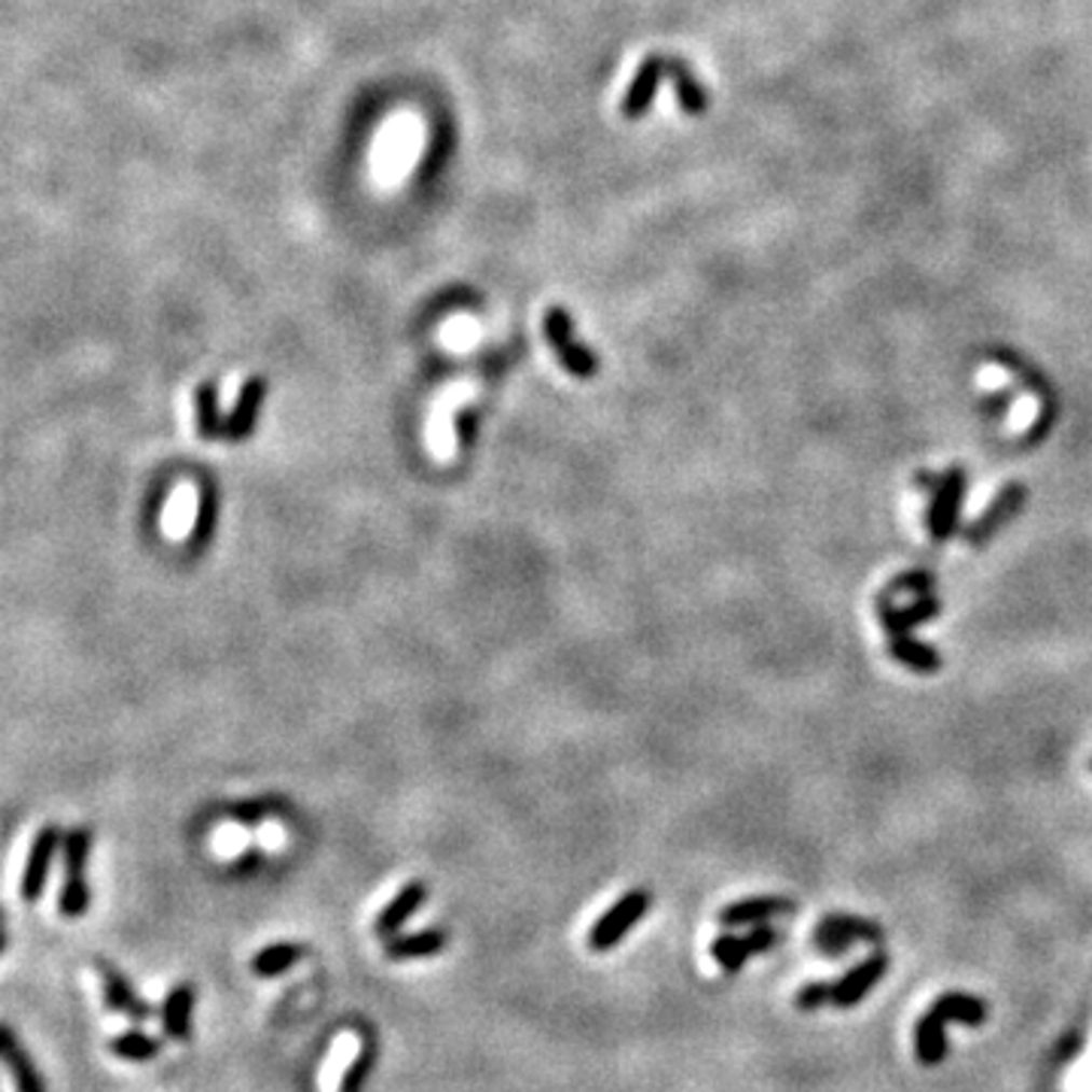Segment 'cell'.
Segmentation results:
<instances>
[{
  "label": "cell",
  "mask_w": 1092,
  "mask_h": 1092,
  "mask_svg": "<svg viewBox=\"0 0 1092 1092\" xmlns=\"http://www.w3.org/2000/svg\"><path fill=\"white\" fill-rule=\"evenodd\" d=\"M916 482H919V489H926L932 495L929 516H926L932 541L934 544H947L950 537L956 534V529H959V507H963L965 486H968L965 470L963 467H947L944 474L919 470Z\"/></svg>",
  "instance_id": "6da1fadb"
},
{
  "label": "cell",
  "mask_w": 1092,
  "mask_h": 1092,
  "mask_svg": "<svg viewBox=\"0 0 1092 1092\" xmlns=\"http://www.w3.org/2000/svg\"><path fill=\"white\" fill-rule=\"evenodd\" d=\"M88 852H92V832L85 825L70 829L65 835V847H62V856H65V884H62V892H58V914L65 916V919H80L88 911V904H92V889H88V881H85Z\"/></svg>",
  "instance_id": "7a4b0ae2"
},
{
  "label": "cell",
  "mask_w": 1092,
  "mask_h": 1092,
  "mask_svg": "<svg viewBox=\"0 0 1092 1092\" xmlns=\"http://www.w3.org/2000/svg\"><path fill=\"white\" fill-rule=\"evenodd\" d=\"M544 338L546 343H549V350L559 355V365H562L571 377H577V380H592L595 373H598V358H595V353L574 338V319H571L568 306L552 304L546 310Z\"/></svg>",
  "instance_id": "3957f363"
},
{
  "label": "cell",
  "mask_w": 1092,
  "mask_h": 1092,
  "mask_svg": "<svg viewBox=\"0 0 1092 1092\" xmlns=\"http://www.w3.org/2000/svg\"><path fill=\"white\" fill-rule=\"evenodd\" d=\"M646 911H650V892L646 889H628L626 896L616 899L613 907H608L604 914L595 919L592 929H589V947L595 953L613 950L641 923Z\"/></svg>",
  "instance_id": "277c9868"
},
{
  "label": "cell",
  "mask_w": 1092,
  "mask_h": 1092,
  "mask_svg": "<svg viewBox=\"0 0 1092 1092\" xmlns=\"http://www.w3.org/2000/svg\"><path fill=\"white\" fill-rule=\"evenodd\" d=\"M65 847V837H62V829L55 822H46L31 841V850H28V859H25V868H22V884H18V892L22 899L28 904H37L43 899L49 884V871H52V862L58 850Z\"/></svg>",
  "instance_id": "5b68a950"
},
{
  "label": "cell",
  "mask_w": 1092,
  "mask_h": 1092,
  "mask_svg": "<svg viewBox=\"0 0 1092 1092\" xmlns=\"http://www.w3.org/2000/svg\"><path fill=\"white\" fill-rule=\"evenodd\" d=\"M856 941H884V932H881V926H874L868 919L844 914L825 916L814 932V944L825 956H841Z\"/></svg>",
  "instance_id": "8992f818"
},
{
  "label": "cell",
  "mask_w": 1092,
  "mask_h": 1092,
  "mask_svg": "<svg viewBox=\"0 0 1092 1092\" xmlns=\"http://www.w3.org/2000/svg\"><path fill=\"white\" fill-rule=\"evenodd\" d=\"M1026 486L1023 482H1008L1001 492L996 495V501L983 510V514L968 525V531H965V541L971 546H983L989 537H996V531L1001 529V525H1008L1011 522L1013 516L1020 514L1023 510V504H1026Z\"/></svg>",
  "instance_id": "52a82bcc"
},
{
  "label": "cell",
  "mask_w": 1092,
  "mask_h": 1092,
  "mask_svg": "<svg viewBox=\"0 0 1092 1092\" xmlns=\"http://www.w3.org/2000/svg\"><path fill=\"white\" fill-rule=\"evenodd\" d=\"M194 1005H197V986L194 983L182 980L177 986H170L159 1011L161 1035L177 1041V1045H186L192 1038Z\"/></svg>",
  "instance_id": "ba28073f"
},
{
  "label": "cell",
  "mask_w": 1092,
  "mask_h": 1092,
  "mask_svg": "<svg viewBox=\"0 0 1092 1092\" xmlns=\"http://www.w3.org/2000/svg\"><path fill=\"white\" fill-rule=\"evenodd\" d=\"M425 901H428V886L422 884V881L404 884L401 889L388 899L386 907L377 914V919H373V934H377L380 941H388V938L401 934L404 926L422 911Z\"/></svg>",
  "instance_id": "9c48e42d"
},
{
  "label": "cell",
  "mask_w": 1092,
  "mask_h": 1092,
  "mask_svg": "<svg viewBox=\"0 0 1092 1092\" xmlns=\"http://www.w3.org/2000/svg\"><path fill=\"white\" fill-rule=\"evenodd\" d=\"M97 968H100V983H104V1001H107L110 1011L128 1016L131 1023H137V1026L146 1023L149 1016H155V1008L144 1001V996L134 989V983L115 965L97 963Z\"/></svg>",
  "instance_id": "30bf717a"
},
{
  "label": "cell",
  "mask_w": 1092,
  "mask_h": 1092,
  "mask_svg": "<svg viewBox=\"0 0 1092 1092\" xmlns=\"http://www.w3.org/2000/svg\"><path fill=\"white\" fill-rule=\"evenodd\" d=\"M0 1056H3V1065L10 1071L16 1092H49L46 1077L40 1075L28 1047L18 1041L16 1028L10 1023H3V1028H0Z\"/></svg>",
  "instance_id": "8fae6325"
},
{
  "label": "cell",
  "mask_w": 1092,
  "mask_h": 1092,
  "mask_svg": "<svg viewBox=\"0 0 1092 1092\" xmlns=\"http://www.w3.org/2000/svg\"><path fill=\"white\" fill-rule=\"evenodd\" d=\"M264 398H268V380H264V377H249V380H243L241 392H237V401H234L231 413H228L226 425L228 443H246V440L252 437L258 422V410H261Z\"/></svg>",
  "instance_id": "7c38bea8"
},
{
  "label": "cell",
  "mask_w": 1092,
  "mask_h": 1092,
  "mask_svg": "<svg viewBox=\"0 0 1092 1092\" xmlns=\"http://www.w3.org/2000/svg\"><path fill=\"white\" fill-rule=\"evenodd\" d=\"M938 613H941V601L934 595H919L914 604H907V608H896L889 595L877 598V616H881V626L886 628L889 638L911 634L916 626L932 623Z\"/></svg>",
  "instance_id": "4fadbf2b"
},
{
  "label": "cell",
  "mask_w": 1092,
  "mask_h": 1092,
  "mask_svg": "<svg viewBox=\"0 0 1092 1092\" xmlns=\"http://www.w3.org/2000/svg\"><path fill=\"white\" fill-rule=\"evenodd\" d=\"M668 77V58L665 55H650L643 58V65L638 67L634 80L626 88V97H623V115L626 119H641L650 104L656 100V88L661 85V80Z\"/></svg>",
  "instance_id": "5bb4252c"
},
{
  "label": "cell",
  "mask_w": 1092,
  "mask_h": 1092,
  "mask_svg": "<svg viewBox=\"0 0 1092 1092\" xmlns=\"http://www.w3.org/2000/svg\"><path fill=\"white\" fill-rule=\"evenodd\" d=\"M886 968H889V963H886V956H881V953L865 959L862 965H856L852 971H847V974L832 986V1005H837V1008H852V1005H859V1001L868 996V989H874V986L884 980Z\"/></svg>",
  "instance_id": "9a60e30c"
},
{
  "label": "cell",
  "mask_w": 1092,
  "mask_h": 1092,
  "mask_svg": "<svg viewBox=\"0 0 1092 1092\" xmlns=\"http://www.w3.org/2000/svg\"><path fill=\"white\" fill-rule=\"evenodd\" d=\"M450 934L443 929H419V932H401L383 941L386 956L392 963H413V959H432L447 950Z\"/></svg>",
  "instance_id": "2e32d148"
},
{
  "label": "cell",
  "mask_w": 1092,
  "mask_h": 1092,
  "mask_svg": "<svg viewBox=\"0 0 1092 1092\" xmlns=\"http://www.w3.org/2000/svg\"><path fill=\"white\" fill-rule=\"evenodd\" d=\"M795 911V901L792 899H774V896H762V899H743L728 904L720 911V923L725 929H738V926H762L768 923L772 916L780 914H792Z\"/></svg>",
  "instance_id": "e0dca14e"
},
{
  "label": "cell",
  "mask_w": 1092,
  "mask_h": 1092,
  "mask_svg": "<svg viewBox=\"0 0 1092 1092\" xmlns=\"http://www.w3.org/2000/svg\"><path fill=\"white\" fill-rule=\"evenodd\" d=\"M219 507H222L219 489H216L213 482H204V486L197 489L192 531H189V537H186V549H189L192 556H201V552L213 544V534L219 529Z\"/></svg>",
  "instance_id": "ac0fdd59"
},
{
  "label": "cell",
  "mask_w": 1092,
  "mask_h": 1092,
  "mask_svg": "<svg viewBox=\"0 0 1092 1092\" xmlns=\"http://www.w3.org/2000/svg\"><path fill=\"white\" fill-rule=\"evenodd\" d=\"M194 425H197V437L207 443L226 440L228 417L219 407V386L213 380H204L194 388Z\"/></svg>",
  "instance_id": "d6986e66"
},
{
  "label": "cell",
  "mask_w": 1092,
  "mask_h": 1092,
  "mask_svg": "<svg viewBox=\"0 0 1092 1092\" xmlns=\"http://www.w3.org/2000/svg\"><path fill=\"white\" fill-rule=\"evenodd\" d=\"M304 956L306 944H301V941H273L268 947L258 950L256 956H252V963H249V968H252V974H256L258 980H273L283 978V974L291 971L295 965L304 963Z\"/></svg>",
  "instance_id": "ffe728a7"
},
{
  "label": "cell",
  "mask_w": 1092,
  "mask_h": 1092,
  "mask_svg": "<svg viewBox=\"0 0 1092 1092\" xmlns=\"http://www.w3.org/2000/svg\"><path fill=\"white\" fill-rule=\"evenodd\" d=\"M916 1060L923 1065H938L947 1056V1020L938 1016L929 1008V1013L916 1023Z\"/></svg>",
  "instance_id": "44dd1931"
},
{
  "label": "cell",
  "mask_w": 1092,
  "mask_h": 1092,
  "mask_svg": "<svg viewBox=\"0 0 1092 1092\" xmlns=\"http://www.w3.org/2000/svg\"><path fill=\"white\" fill-rule=\"evenodd\" d=\"M889 656L899 661V665H904V668L919 671V674H932V671H938L944 665L941 653L934 650L932 643L916 641L911 634L889 638Z\"/></svg>",
  "instance_id": "7402d4cb"
},
{
  "label": "cell",
  "mask_w": 1092,
  "mask_h": 1092,
  "mask_svg": "<svg viewBox=\"0 0 1092 1092\" xmlns=\"http://www.w3.org/2000/svg\"><path fill=\"white\" fill-rule=\"evenodd\" d=\"M668 77L674 80L677 104L686 115H701L707 110V88L692 77V67L683 58H668Z\"/></svg>",
  "instance_id": "603a6c76"
},
{
  "label": "cell",
  "mask_w": 1092,
  "mask_h": 1092,
  "mask_svg": "<svg viewBox=\"0 0 1092 1092\" xmlns=\"http://www.w3.org/2000/svg\"><path fill=\"white\" fill-rule=\"evenodd\" d=\"M161 1050H164V1045H161L159 1035H149L144 1028H128V1032H119L110 1038V1053L115 1060L152 1062L159 1060Z\"/></svg>",
  "instance_id": "cb8c5ba5"
},
{
  "label": "cell",
  "mask_w": 1092,
  "mask_h": 1092,
  "mask_svg": "<svg viewBox=\"0 0 1092 1092\" xmlns=\"http://www.w3.org/2000/svg\"><path fill=\"white\" fill-rule=\"evenodd\" d=\"M938 1016H944L947 1023H963V1026H983L986 1023V1005L980 998L968 996V993H947L932 1005Z\"/></svg>",
  "instance_id": "d4e9b609"
},
{
  "label": "cell",
  "mask_w": 1092,
  "mask_h": 1092,
  "mask_svg": "<svg viewBox=\"0 0 1092 1092\" xmlns=\"http://www.w3.org/2000/svg\"><path fill=\"white\" fill-rule=\"evenodd\" d=\"M710 956L720 963L725 974H738L743 963L750 959V950H747V941L738 938V934H720L713 944H710Z\"/></svg>",
  "instance_id": "484cf974"
},
{
  "label": "cell",
  "mask_w": 1092,
  "mask_h": 1092,
  "mask_svg": "<svg viewBox=\"0 0 1092 1092\" xmlns=\"http://www.w3.org/2000/svg\"><path fill=\"white\" fill-rule=\"evenodd\" d=\"M373 1062H377V1047L365 1045L355 1053V1060L350 1062V1068L343 1071V1077H340L338 1092H365L370 1071H373Z\"/></svg>",
  "instance_id": "4316f807"
},
{
  "label": "cell",
  "mask_w": 1092,
  "mask_h": 1092,
  "mask_svg": "<svg viewBox=\"0 0 1092 1092\" xmlns=\"http://www.w3.org/2000/svg\"><path fill=\"white\" fill-rule=\"evenodd\" d=\"M452 428H455V447H459L462 455H467V452L474 450L477 434H480V417H477V410H474V407H459V410L452 413Z\"/></svg>",
  "instance_id": "83f0119b"
},
{
  "label": "cell",
  "mask_w": 1092,
  "mask_h": 1092,
  "mask_svg": "<svg viewBox=\"0 0 1092 1092\" xmlns=\"http://www.w3.org/2000/svg\"><path fill=\"white\" fill-rule=\"evenodd\" d=\"M934 586V574L929 571H907V574H899V577L889 583V589L884 595H899V592H911V595H932Z\"/></svg>",
  "instance_id": "f1b7e54d"
},
{
  "label": "cell",
  "mask_w": 1092,
  "mask_h": 1092,
  "mask_svg": "<svg viewBox=\"0 0 1092 1092\" xmlns=\"http://www.w3.org/2000/svg\"><path fill=\"white\" fill-rule=\"evenodd\" d=\"M832 986L835 983H810V986H804L802 993L795 996V1005L802 1011H817L822 1005H832Z\"/></svg>",
  "instance_id": "f546056e"
},
{
  "label": "cell",
  "mask_w": 1092,
  "mask_h": 1092,
  "mask_svg": "<svg viewBox=\"0 0 1092 1092\" xmlns=\"http://www.w3.org/2000/svg\"><path fill=\"white\" fill-rule=\"evenodd\" d=\"M743 941H747L750 956H762V953H768L780 941V932L772 929V926H753V932L743 934Z\"/></svg>",
  "instance_id": "4dcf8cb0"
},
{
  "label": "cell",
  "mask_w": 1092,
  "mask_h": 1092,
  "mask_svg": "<svg viewBox=\"0 0 1092 1092\" xmlns=\"http://www.w3.org/2000/svg\"><path fill=\"white\" fill-rule=\"evenodd\" d=\"M1008 404H1011V392L993 395V398H986V401H983V413H986V417H998V413H1001Z\"/></svg>",
  "instance_id": "1f68e13d"
},
{
  "label": "cell",
  "mask_w": 1092,
  "mask_h": 1092,
  "mask_svg": "<svg viewBox=\"0 0 1092 1092\" xmlns=\"http://www.w3.org/2000/svg\"><path fill=\"white\" fill-rule=\"evenodd\" d=\"M1090 768H1092V762H1090Z\"/></svg>",
  "instance_id": "d6a6232c"
}]
</instances>
